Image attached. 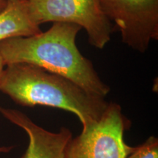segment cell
Here are the masks:
<instances>
[{"label": "cell", "mask_w": 158, "mask_h": 158, "mask_svg": "<svg viewBox=\"0 0 158 158\" xmlns=\"http://www.w3.org/2000/svg\"><path fill=\"white\" fill-rule=\"evenodd\" d=\"M29 11L40 26L48 22L78 25L86 30L92 46L102 49L110 40L113 25L102 10L101 0H28Z\"/></svg>", "instance_id": "obj_3"}, {"label": "cell", "mask_w": 158, "mask_h": 158, "mask_svg": "<svg viewBox=\"0 0 158 158\" xmlns=\"http://www.w3.org/2000/svg\"><path fill=\"white\" fill-rule=\"evenodd\" d=\"M0 91L21 106H47L71 112L81 123L82 132L100 121L110 102L69 78L27 63L6 65Z\"/></svg>", "instance_id": "obj_2"}, {"label": "cell", "mask_w": 158, "mask_h": 158, "mask_svg": "<svg viewBox=\"0 0 158 158\" xmlns=\"http://www.w3.org/2000/svg\"><path fill=\"white\" fill-rule=\"evenodd\" d=\"M40 26L31 17L28 0H7L0 11V42L19 37H29L41 32Z\"/></svg>", "instance_id": "obj_7"}, {"label": "cell", "mask_w": 158, "mask_h": 158, "mask_svg": "<svg viewBox=\"0 0 158 158\" xmlns=\"http://www.w3.org/2000/svg\"><path fill=\"white\" fill-rule=\"evenodd\" d=\"M81 27L74 23L54 22L51 28L29 37L0 42V54L5 66L27 63L69 78L91 93L106 98L109 86L105 84L89 59L76 45Z\"/></svg>", "instance_id": "obj_1"}, {"label": "cell", "mask_w": 158, "mask_h": 158, "mask_svg": "<svg viewBox=\"0 0 158 158\" xmlns=\"http://www.w3.org/2000/svg\"><path fill=\"white\" fill-rule=\"evenodd\" d=\"M6 4H7V0H0V11L5 8Z\"/></svg>", "instance_id": "obj_11"}, {"label": "cell", "mask_w": 158, "mask_h": 158, "mask_svg": "<svg viewBox=\"0 0 158 158\" xmlns=\"http://www.w3.org/2000/svg\"><path fill=\"white\" fill-rule=\"evenodd\" d=\"M127 158H158V139L150 136L141 145L133 147Z\"/></svg>", "instance_id": "obj_8"}, {"label": "cell", "mask_w": 158, "mask_h": 158, "mask_svg": "<svg viewBox=\"0 0 158 158\" xmlns=\"http://www.w3.org/2000/svg\"><path fill=\"white\" fill-rule=\"evenodd\" d=\"M5 62H4L2 57L1 54H0V81H1V79H2V76L3 74V71L5 70Z\"/></svg>", "instance_id": "obj_10"}, {"label": "cell", "mask_w": 158, "mask_h": 158, "mask_svg": "<svg viewBox=\"0 0 158 158\" xmlns=\"http://www.w3.org/2000/svg\"><path fill=\"white\" fill-rule=\"evenodd\" d=\"M130 125L121 106L110 102L94 127L71 138L63 158H127L133 149L124 139Z\"/></svg>", "instance_id": "obj_4"}, {"label": "cell", "mask_w": 158, "mask_h": 158, "mask_svg": "<svg viewBox=\"0 0 158 158\" xmlns=\"http://www.w3.org/2000/svg\"><path fill=\"white\" fill-rule=\"evenodd\" d=\"M0 114L28 135V147L20 158H63L65 147L73 137L69 128L62 127L58 132L49 131L16 109L0 106Z\"/></svg>", "instance_id": "obj_6"}, {"label": "cell", "mask_w": 158, "mask_h": 158, "mask_svg": "<svg viewBox=\"0 0 158 158\" xmlns=\"http://www.w3.org/2000/svg\"><path fill=\"white\" fill-rule=\"evenodd\" d=\"M13 146H3V147H0V153H8L13 149Z\"/></svg>", "instance_id": "obj_9"}, {"label": "cell", "mask_w": 158, "mask_h": 158, "mask_svg": "<svg viewBox=\"0 0 158 158\" xmlns=\"http://www.w3.org/2000/svg\"><path fill=\"white\" fill-rule=\"evenodd\" d=\"M101 5L128 47L145 53L158 40V0H101Z\"/></svg>", "instance_id": "obj_5"}]
</instances>
